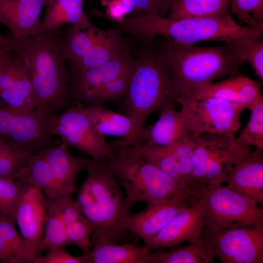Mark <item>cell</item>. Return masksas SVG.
<instances>
[{
	"instance_id": "cell-1",
	"label": "cell",
	"mask_w": 263,
	"mask_h": 263,
	"mask_svg": "<svg viewBox=\"0 0 263 263\" xmlns=\"http://www.w3.org/2000/svg\"><path fill=\"white\" fill-rule=\"evenodd\" d=\"M160 46L171 73L176 99L188 97L197 88L214 80L239 74L245 62L233 40L220 46L200 47L166 38Z\"/></svg>"
},
{
	"instance_id": "cell-2",
	"label": "cell",
	"mask_w": 263,
	"mask_h": 263,
	"mask_svg": "<svg viewBox=\"0 0 263 263\" xmlns=\"http://www.w3.org/2000/svg\"><path fill=\"white\" fill-rule=\"evenodd\" d=\"M116 29L150 43L162 36L175 41L194 44L202 41L228 42L242 39H261L263 31L238 24L230 13L215 16L170 19L155 15L124 18Z\"/></svg>"
},
{
	"instance_id": "cell-3",
	"label": "cell",
	"mask_w": 263,
	"mask_h": 263,
	"mask_svg": "<svg viewBox=\"0 0 263 263\" xmlns=\"http://www.w3.org/2000/svg\"><path fill=\"white\" fill-rule=\"evenodd\" d=\"M86 169L87 176L76 200L93 225L92 244L118 243L127 232L124 223L131 207L106 158L88 159Z\"/></svg>"
},
{
	"instance_id": "cell-4",
	"label": "cell",
	"mask_w": 263,
	"mask_h": 263,
	"mask_svg": "<svg viewBox=\"0 0 263 263\" xmlns=\"http://www.w3.org/2000/svg\"><path fill=\"white\" fill-rule=\"evenodd\" d=\"M106 158L124 188L131 207L140 201L150 206L184 200L191 202L201 197L198 189L178 182L129 147H113Z\"/></svg>"
},
{
	"instance_id": "cell-5",
	"label": "cell",
	"mask_w": 263,
	"mask_h": 263,
	"mask_svg": "<svg viewBox=\"0 0 263 263\" xmlns=\"http://www.w3.org/2000/svg\"><path fill=\"white\" fill-rule=\"evenodd\" d=\"M60 39L58 29L19 42L17 49L29 73L38 107L55 113L70 101L69 73Z\"/></svg>"
},
{
	"instance_id": "cell-6",
	"label": "cell",
	"mask_w": 263,
	"mask_h": 263,
	"mask_svg": "<svg viewBox=\"0 0 263 263\" xmlns=\"http://www.w3.org/2000/svg\"><path fill=\"white\" fill-rule=\"evenodd\" d=\"M176 99L171 73L160 45L145 50L135 59L119 113L142 129L150 113L168 103H176Z\"/></svg>"
},
{
	"instance_id": "cell-7",
	"label": "cell",
	"mask_w": 263,
	"mask_h": 263,
	"mask_svg": "<svg viewBox=\"0 0 263 263\" xmlns=\"http://www.w3.org/2000/svg\"><path fill=\"white\" fill-rule=\"evenodd\" d=\"M199 191L206 201L203 235L226 228L263 225V207L248 196L222 185Z\"/></svg>"
},
{
	"instance_id": "cell-8",
	"label": "cell",
	"mask_w": 263,
	"mask_h": 263,
	"mask_svg": "<svg viewBox=\"0 0 263 263\" xmlns=\"http://www.w3.org/2000/svg\"><path fill=\"white\" fill-rule=\"evenodd\" d=\"M195 137L193 167L202 178L214 185L225 183L231 168L253 151L235 134H205Z\"/></svg>"
},
{
	"instance_id": "cell-9",
	"label": "cell",
	"mask_w": 263,
	"mask_h": 263,
	"mask_svg": "<svg viewBox=\"0 0 263 263\" xmlns=\"http://www.w3.org/2000/svg\"><path fill=\"white\" fill-rule=\"evenodd\" d=\"M56 116L40 107L28 112L16 111L0 99V140L38 153L52 145Z\"/></svg>"
},
{
	"instance_id": "cell-10",
	"label": "cell",
	"mask_w": 263,
	"mask_h": 263,
	"mask_svg": "<svg viewBox=\"0 0 263 263\" xmlns=\"http://www.w3.org/2000/svg\"><path fill=\"white\" fill-rule=\"evenodd\" d=\"M176 103L190 134H235L241 125V114L245 108L216 97L196 99L179 98Z\"/></svg>"
},
{
	"instance_id": "cell-11",
	"label": "cell",
	"mask_w": 263,
	"mask_h": 263,
	"mask_svg": "<svg viewBox=\"0 0 263 263\" xmlns=\"http://www.w3.org/2000/svg\"><path fill=\"white\" fill-rule=\"evenodd\" d=\"M53 134L68 146H73L95 159L109 156L113 147L95 129L89 118L74 104L56 115Z\"/></svg>"
},
{
	"instance_id": "cell-12",
	"label": "cell",
	"mask_w": 263,
	"mask_h": 263,
	"mask_svg": "<svg viewBox=\"0 0 263 263\" xmlns=\"http://www.w3.org/2000/svg\"><path fill=\"white\" fill-rule=\"evenodd\" d=\"M204 236L223 263H263V225L224 228Z\"/></svg>"
},
{
	"instance_id": "cell-13",
	"label": "cell",
	"mask_w": 263,
	"mask_h": 263,
	"mask_svg": "<svg viewBox=\"0 0 263 263\" xmlns=\"http://www.w3.org/2000/svg\"><path fill=\"white\" fill-rule=\"evenodd\" d=\"M0 99L22 112L38 107L29 73L17 49L8 52L0 61Z\"/></svg>"
},
{
	"instance_id": "cell-14",
	"label": "cell",
	"mask_w": 263,
	"mask_h": 263,
	"mask_svg": "<svg viewBox=\"0 0 263 263\" xmlns=\"http://www.w3.org/2000/svg\"><path fill=\"white\" fill-rule=\"evenodd\" d=\"M195 145V137L191 136L166 147L135 145L126 147L178 182L196 188L191 173Z\"/></svg>"
},
{
	"instance_id": "cell-15",
	"label": "cell",
	"mask_w": 263,
	"mask_h": 263,
	"mask_svg": "<svg viewBox=\"0 0 263 263\" xmlns=\"http://www.w3.org/2000/svg\"><path fill=\"white\" fill-rule=\"evenodd\" d=\"M134 63L135 59L126 49L102 64L69 73L70 101L73 104H82L98 88L131 70Z\"/></svg>"
},
{
	"instance_id": "cell-16",
	"label": "cell",
	"mask_w": 263,
	"mask_h": 263,
	"mask_svg": "<svg viewBox=\"0 0 263 263\" xmlns=\"http://www.w3.org/2000/svg\"><path fill=\"white\" fill-rule=\"evenodd\" d=\"M206 201L201 196L180 211L151 240L144 244L150 251L171 248L203 236Z\"/></svg>"
},
{
	"instance_id": "cell-17",
	"label": "cell",
	"mask_w": 263,
	"mask_h": 263,
	"mask_svg": "<svg viewBox=\"0 0 263 263\" xmlns=\"http://www.w3.org/2000/svg\"><path fill=\"white\" fill-rule=\"evenodd\" d=\"M48 201L42 190L30 187L20 198L16 209L15 220L21 237L34 260L41 255L40 247L44 234Z\"/></svg>"
},
{
	"instance_id": "cell-18",
	"label": "cell",
	"mask_w": 263,
	"mask_h": 263,
	"mask_svg": "<svg viewBox=\"0 0 263 263\" xmlns=\"http://www.w3.org/2000/svg\"><path fill=\"white\" fill-rule=\"evenodd\" d=\"M75 104L101 134L105 136L122 137V139L111 143L113 147H126L140 144L143 128H137L128 116L109 110L104 106Z\"/></svg>"
},
{
	"instance_id": "cell-19",
	"label": "cell",
	"mask_w": 263,
	"mask_h": 263,
	"mask_svg": "<svg viewBox=\"0 0 263 263\" xmlns=\"http://www.w3.org/2000/svg\"><path fill=\"white\" fill-rule=\"evenodd\" d=\"M209 97L223 99L248 109L263 98L260 83L239 74L201 86L187 98L199 99Z\"/></svg>"
},
{
	"instance_id": "cell-20",
	"label": "cell",
	"mask_w": 263,
	"mask_h": 263,
	"mask_svg": "<svg viewBox=\"0 0 263 263\" xmlns=\"http://www.w3.org/2000/svg\"><path fill=\"white\" fill-rule=\"evenodd\" d=\"M190 204L189 201L180 200L148 206L138 213H130L125 221V230L141 238L145 244L153 239L180 211Z\"/></svg>"
},
{
	"instance_id": "cell-21",
	"label": "cell",
	"mask_w": 263,
	"mask_h": 263,
	"mask_svg": "<svg viewBox=\"0 0 263 263\" xmlns=\"http://www.w3.org/2000/svg\"><path fill=\"white\" fill-rule=\"evenodd\" d=\"M174 104L169 103L165 105L160 109L157 121L143 128L142 140L138 145L166 147L193 136L188 130L182 113L176 110Z\"/></svg>"
},
{
	"instance_id": "cell-22",
	"label": "cell",
	"mask_w": 263,
	"mask_h": 263,
	"mask_svg": "<svg viewBox=\"0 0 263 263\" xmlns=\"http://www.w3.org/2000/svg\"><path fill=\"white\" fill-rule=\"evenodd\" d=\"M228 188L248 196L263 207V155L253 150L227 173Z\"/></svg>"
},
{
	"instance_id": "cell-23",
	"label": "cell",
	"mask_w": 263,
	"mask_h": 263,
	"mask_svg": "<svg viewBox=\"0 0 263 263\" xmlns=\"http://www.w3.org/2000/svg\"><path fill=\"white\" fill-rule=\"evenodd\" d=\"M48 0H16L0 3V10L9 21L12 37L18 42L38 35L39 15Z\"/></svg>"
},
{
	"instance_id": "cell-24",
	"label": "cell",
	"mask_w": 263,
	"mask_h": 263,
	"mask_svg": "<svg viewBox=\"0 0 263 263\" xmlns=\"http://www.w3.org/2000/svg\"><path fill=\"white\" fill-rule=\"evenodd\" d=\"M66 144L50 145L41 150L62 195L73 194L78 173L86 169L88 158L73 155Z\"/></svg>"
},
{
	"instance_id": "cell-25",
	"label": "cell",
	"mask_w": 263,
	"mask_h": 263,
	"mask_svg": "<svg viewBox=\"0 0 263 263\" xmlns=\"http://www.w3.org/2000/svg\"><path fill=\"white\" fill-rule=\"evenodd\" d=\"M93 246L89 253L82 255L83 263H147L150 251L144 245L114 242H102Z\"/></svg>"
},
{
	"instance_id": "cell-26",
	"label": "cell",
	"mask_w": 263,
	"mask_h": 263,
	"mask_svg": "<svg viewBox=\"0 0 263 263\" xmlns=\"http://www.w3.org/2000/svg\"><path fill=\"white\" fill-rule=\"evenodd\" d=\"M103 30L91 22L85 13L77 22L72 24L60 39V46L65 59L71 62L80 59L99 38Z\"/></svg>"
},
{
	"instance_id": "cell-27",
	"label": "cell",
	"mask_w": 263,
	"mask_h": 263,
	"mask_svg": "<svg viewBox=\"0 0 263 263\" xmlns=\"http://www.w3.org/2000/svg\"><path fill=\"white\" fill-rule=\"evenodd\" d=\"M215 255L204 235L197 241L183 246L159 250L147 256V263H214Z\"/></svg>"
},
{
	"instance_id": "cell-28",
	"label": "cell",
	"mask_w": 263,
	"mask_h": 263,
	"mask_svg": "<svg viewBox=\"0 0 263 263\" xmlns=\"http://www.w3.org/2000/svg\"><path fill=\"white\" fill-rule=\"evenodd\" d=\"M126 49L121 33L117 29L103 30L89 51L80 59L71 62L69 73L102 64Z\"/></svg>"
},
{
	"instance_id": "cell-29",
	"label": "cell",
	"mask_w": 263,
	"mask_h": 263,
	"mask_svg": "<svg viewBox=\"0 0 263 263\" xmlns=\"http://www.w3.org/2000/svg\"><path fill=\"white\" fill-rule=\"evenodd\" d=\"M17 179L43 190L48 199H56L63 195L41 151L30 155Z\"/></svg>"
},
{
	"instance_id": "cell-30",
	"label": "cell",
	"mask_w": 263,
	"mask_h": 263,
	"mask_svg": "<svg viewBox=\"0 0 263 263\" xmlns=\"http://www.w3.org/2000/svg\"><path fill=\"white\" fill-rule=\"evenodd\" d=\"M15 220L0 213V262L31 263L33 259L15 226Z\"/></svg>"
},
{
	"instance_id": "cell-31",
	"label": "cell",
	"mask_w": 263,
	"mask_h": 263,
	"mask_svg": "<svg viewBox=\"0 0 263 263\" xmlns=\"http://www.w3.org/2000/svg\"><path fill=\"white\" fill-rule=\"evenodd\" d=\"M83 0H48L45 15L41 22L38 35L58 30L64 24L77 22L85 13L83 11Z\"/></svg>"
},
{
	"instance_id": "cell-32",
	"label": "cell",
	"mask_w": 263,
	"mask_h": 263,
	"mask_svg": "<svg viewBox=\"0 0 263 263\" xmlns=\"http://www.w3.org/2000/svg\"><path fill=\"white\" fill-rule=\"evenodd\" d=\"M231 0H178L165 18L179 19L229 13Z\"/></svg>"
},
{
	"instance_id": "cell-33",
	"label": "cell",
	"mask_w": 263,
	"mask_h": 263,
	"mask_svg": "<svg viewBox=\"0 0 263 263\" xmlns=\"http://www.w3.org/2000/svg\"><path fill=\"white\" fill-rule=\"evenodd\" d=\"M44 233L40 244V252L55 247H64L69 245L66 226L49 200Z\"/></svg>"
},
{
	"instance_id": "cell-34",
	"label": "cell",
	"mask_w": 263,
	"mask_h": 263,
	"mask_svg": "<svg viewBox=\"0 0 263 263\" xmlns=\"http://www.w3.org/2000/svg\"><path fill=\"white\" fill-rule=\"evenodd\" d=\"M133 67L126 74L98 88L86 97L81 104L103 106L108 102H120L127 92Z\"/></svg>"
},
{
	"instance_id": "cell-35",
	"label": "cell",
	"mask_w": 263,
	"mask_h": 263,
	"mask_svg": "<svg viewBox=\"0 0 263 263\" xmlns=\"http://www.w3.org/2000/svg\"><path fill=\"white\" fill-rule=\"evenodd\" d=\"M32 152L0 140V177L17 179Z\"/></svg>"
},
{
	"instance_id": "cell-36",
	"label": "cell",
	"mask_w": 263,
	"mask_h": 263,
	"mask_svg": "<svg viewBox=\"0 0 263 263\" xmlns=\"http://www.w3.org/2000/svg\"><path fill=\"white\" fill-rule=\"evenodd\" d=\"M251 115L248 123L237 137L239 141L249 147L254 146V151H263V98L248 109Z\"/></svg>"
},
{
	"instance_id": "cell-37",
	"label": "cell",
	"mask_w": 263,
	"mask_h": 263,
	"mask_svg": "<svg viewBox=\"0 0 263 263\" xmlns=\"http://www.w3.org/2000/svg\"><path fill=\"white\" fill-rule=\"evenodd\" d=\"M32 186L19 179L0 177V213L15 219L20 198Z\"/></svg>"
},
{
	"instance_id": "cell-38",
	"label": "cell",
	"mask_w": 263,
	"mask_h": 263,
	"mask_svg": "<svg viewBox=\"0 0 263 263\" xmlns=\"http://www.w3.org/2000/svg\"><path fill=\"white\" fill-rule=\"evenodd\" d=\"M230 8L247 26L263 31V0H231Z\"/></svg>"
},
{
	"instance_id": "cell-39",
	"label": "cell",
	"mask_w": 263,
	"mask_h": 263,
	"mask_svg": "<svg viewBox=\"0 0 263 263\" xmlns=\"http://www.w3.org/2000/svg\"><path fill=\"white\" fill-rule=\"evenodd\" d=\"M244 62L252 66L261 82L263 81V42L261 39L242 38L233 40Z\"/></svg>"
},
{
	"instance_id": "cell-40",
	"label": "cell",
	"mask_w": 263,
	"mask_h": 263,
	"mask_svg": "<svg viewBox=\"0 0 263 263\" xmlns=\"http://www.w3.org/2000/svg\"><path fill=\"white\" fill-rule=\"evenodd\" d=\"M94 228L91 222L83 216L74 223L66 226V235L69 245H75L80 248L83 254L89 253L92 249L90 237Z\"/></svg>"
},
{
	"instance_id": "cell-41",
	"label": "cell",
	"mask_w": 263,
	"mask_h": 263,
	"mask_svg": "<svg viewBox=\"0 0 263 263\" xmlns=\"http://www.w3.org/2000/svg\"><path fill=\"white\" fill-rule=\"evenodd\" d=\"M133 4L132 17L155 15L165 18L178 0H131Z\"/></svg>"
},
{
	"instance_id": "cell-42",
	"label": "cell",
	"mask_w": 263,
	"mask_h": 263,
	"mask_svg": "<svg viewBox=\"0 0 263 263\" xmlns=\"http://www.w3.org/2000/svg\"><path fill=\"white\" fill-rule=\"evenodd\" d=\"M56 207L66 226L76 221L84 215L72 194H64L56 199H49Z\"/></svg>"
},
{
	"instance_id": "cell-43",
	"label": "cell",
	"mask_w": 263,
	"mask_h": 263,
	"mask_svg": "<svg viewBox=\"0 0 263 263\" xmlns=\"http://www.w3.org/2000/svg\"><path fill=\"white\" fill-rule=\"evenodd\" d=\"M48 251L45 255L35 258L33 263H83L82 255H72L64 247H55Z\"/></svg>"
},
{
	"instance_id": "cell-44",
	"label": "cell",
	"mask_w": 263,
	"mask_h": 263,
	"mask_svg": "<svg viewBox=\"0 0 263 263\" xmlns=\"http://www.w3.org/2000/svg\"><path fill=\"white\" fill-rule=\"evenodd\" d=\"M133 4L131 0H111L108 12L112 16L120 17L133 10Z\"/></svg>"
},
{
	"instance_id": "cell-45",
	"label": "cell",
	"mask_w": 263,
	"mask_h": 263,
	"mask_svg": "<svg viewBox=\"0 0 263 263\" xmlns=\"http://www.w3.org/2000/svg\"><path fill=\"white\" fill-rule=\"evenodd\" d=\"M19 42L12 37H10L0 33V50L12 51L17 49Z\"/></svg>"
},
{
	"instance_id": "cell-46",
	"label": "cell",
	"mask_w": 263,
	"mask_h": 263,
	"mask_svg": "<svg viewBox=\"0 0 263 263\" xmlns=\"http://www.w3.org/2000/svg\"><path fill=\"white\" fill-rule=\"evenodd\" d=\"M0 22L6 26L8 29L9 27V23L8 20L4 16L0 10Z\"/></svg>"
},
{
	"instance_id": "cell-47",
	"label": "cell",
	"mask_w": 263,
	"mask_h": 263,
	"mask_svg": "<svg viewBox=\"0 0 263 263\" xmlns=\"http://www.w3.org/2000/svg\"><path fill=\"white\" fill-rule=\"evenodd\" d=\"M9 51H10L0 50V61L2 59V58L3 57V56Z\"/></svg>"
},
{
	"instance_id": "cell-48",
	"label": "cell",
	"mask_w": 263,
	"mask_h": 263,
	"mask_svg": "<svg viewBox=\"0 0 263 263\" xmlns=\"http://www.w3.org/2000/svg\"><path fill=\"white\" fill-rule=\"evenodd\" d=\"M16 0H0V3H6L15 1Z\"/></svg>"
}]
</instances>
